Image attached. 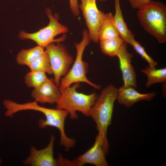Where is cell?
Instances as JSON below:
<instances>
[{"instance_id": "cell-1", "label": "cell", "mask_w": 166, "mask_h": 166, "mask_svg": "<svg viewBox=\"0 0 166 166\" xmlns=\"http://www.w3.org/2000/svg\"><path fill=\"white\" fill-rule=\"evenodd\" d=\"M7 114L12 116L19 111L32 110L39 112L45 116V119H40L38 122L39 127L45 128L47 126L57 128L60 133V145L64 146L66 151H68L75 145V140L68 137L65 131V122L69 113L64 109H52L39 106L35 101L23 104H19L9 100L6 104Z\"/></svg>"}, {"instance_id": "cell-2", "label": "cell", "mask_w": 166, "mask_h": 166, "mask_svg": "<svg viewBox=\"0 0 166 166\" xmlns=\"http://www.w3.org/2000/svg\"><path fill=\"white\" fill-rule=\"evenodd\" d=\"M117 90L113 85L106 86L101 91L89 112V116L95 122L98 133L102 137L103 146L106 154L109 148L107 131L111 123L114 103L117 99Z\"/></svg>"}, {"instance_id": "cell-3", "label": "cell", "mask_w": 166, "mask_h": 166, "mask_svg": "<svg viewBox=\"0 0 166 166\" xmlns=\"http://www.w3.org/2000/svg\"><path fill=\"white\" fill-rule=\"evenodd\" d=\"M137 17L144 29L160 43L166 42V6L151 0L138 9Z\"/></svg>"}, {"instance_id": "cell-4", "label": "cell", "mask_w": 166, "mask_h": 166, "mask_svg": "<svg viewBox=\"0 0 166 166\" xmlns=\"http://www.w3.org/2000/svg\"><path fill=\"white\" fill-rule=\"evenodd\" d=\"M80 86L77 83L60 90L61 96L56 103V109L66 111L73 119L78 118L77 111L89 116L90 110L99 96L95 92L88 95L79 93L77 89Z\"/></svg>"}, {"instance_id": "cell-5", "label": "cell", "mask_w": 166, "mask_h": 166, "mask_svg": "<svg viewBox=\"0 0 166 166\" xmlns=\"http://www.w3.org/2000/svg\"><path fill=\"white\" fill-rule=\"evenodd\" d=\"M90 40L88 31H83L82 38L81 42L75 44L77 54L75 60L68 73L61 79L59 89L63 90L77 83L84 82L97 89L101 88L100 85L90 81L86 77L88 64L83 61V54L86 47L89 44Z\"/></svg>"}, {"instance_id": "cell-6", "label": "cell", "mask_w": 166, "mask_h": 166, "mask_svg": "<svg viewBox=\"0 0 166 166\" xmlns=\"http://www.w3.org/2000/svg\"><path fill=\"white\" fill-rule=\"evenodd\" d=\"M45 12L49 20V24L34 33H28L21 31L19 34V38L32 40L38 45L44 48L51 43L61 42L65 39V37L64 36L56 39L54 38L58 35L68 32L67 27L59 22L58 16L53 15L50 8H46Z\"/></svg>"}, {"instance_id": "cell-7", "label": "cell", "mask_w": 166, "mask_h": 166, "mask_svg": "<svg viewBox=\"0 0 166 166\" xmlns=\"http://www.w3.org/2000/svg\"><path fill=\"white\" fill-rule=\"evenodd\" d=\"M45 48L54 75V83L59 87L61 78L68 73L73 63V57L62 44L52 43Z\"/></svg>"}, {"instance_id": "cell-8", "label": "cell", "mask_w": 166, "mask_h": 166, "mask_svg": "<svg viewBox=\"0 0 166 166\" xmlns=\"http://www.w3.org/2000/svg\"><path fill=\"white\" fill-rule=\"evenodd\" d=\"M79 7L82 12L90 41L97 42L105 13L97 8L96 0H80Z\"/></svg>"}, {"instance_id": "cell-9", "label": "cell", "mask_w": 166, "mask_h": 166, "mask_svg": "<svg viewBox=\"0 0 166 166\" xmlns=\"http://www.w3.org/2000/svg\"><path fill=\"white\" fill-rule=\"evenodd\" d=\"M55 139L54 136L51 134L49 144L45 148L38 150L34 146H32L30 149V155L23 161V164L31 166H58L57 160L53 157Z\"/></svg>"}, {"instance_id": "cell-10", "label": "cell", "mask_w": 166, "mask_h": 166, "mask_svg": "<svg viewBox=\"0 0 166 166\" xmlns=\"http://www.w3.org/2000/svg\"><path fill=\"white\" fill-rule=\"evenodd\" d=\"M119 61L120 69L122 73L124 85L137 88L136 75L131 64L132 54L127 50V43L124 42L117 55Z\"/></svg>"}, {"instance_id": "cell-11", "label": "cell", "mask_w": 166, "mask_h": 166, "mask_svg": "<svg viewBox=\"0 0 166 166\" xmlns=\"http://www.w3.org/2000/svg\"><path fill=\"white\" fill-rule=\"evenodd\" d=\"M61 96L60 90L55 85L53 79H49L39 87L34 88L31 96L37 103L53 104Z\"/></svg>"}, {"instance_id": "cell-12", "label": "cell", "mask_w": 166, "mask_h": 166, "mask_svg": "<svg viewBox=\"0 0 166 166\" xmlns=\"http://www.w3.org/2000/svg\"><path fill=\"white\" fill-rule=\"evenodd\" d=\"M103 139L98 133L94 144L87 152L78 157L77 160L81 166L89 164L96 166H108L109 164L106 159V155L103 146Z\"/></svg>"}, {"instance_id": "cell-13", "label": "cell", "mask_w": 166, "mask_h": 166, "mask_svg": "<svg viewBox=\"0 0 166 166\" xmlns=\"http://www.w3.org/2000/svg\"><path fill=\"white\" fill-rule=\"evenodd\" d=\"M135 89L123 85L118 89L117 100L119 103L128 108L141 101H150L156 95L155 92L142 93Z\"/></svg>"}, {"instance_id": "cell-14", "label": "cell", "mask_w": 166, "mask_h": 166, "mask_svg": "<svg viewBox=\"0 0 166 166\" xmlns=\"http://www.w3.org/2000/svg\"><path fill=\"white\" fill-rule=\"evenodd\" d=\"M115 12L113 18L120 37L124 42L129 44L130 40L134 36L124 21L121 8L120 0H115Z\"/></svg>"}, {"instance_id": "cell-15", "label": "cell", "mask_w": 166, "mask_h": 166, "mask_svg": "<svg viewBox=\"0 0 166 166\" xmlns=\"http://www.w3.org/2000/svg\"><path fill=\"white\" fill-rule=\"evenodd\" d=\"M120 37L115 25L113 16L111 12L105 13L98 35L99 40Z\"/></svg>"}, {"instance_id": "cell-16", "label": "cell", "mask_w": 166, "mask_h": 166, "mask_svg": "<svg viewBox=\"0 0 166 166\" xmlns=\"http://www.w3.org/2000/svg\"><path fill=\"white\" fill-rule=\"evenodd\" d=\"M45 51L44 48L38 45L32 48L22 49L16 56V61L18 65L28 66Z\"/></svg>"}, {"instance_id": "cell-17", "label": "cell", "mask_w": 166, "mask_h": 166, "mask_svg": "<svg viewBox=\"0 0 166 166\" xmlns=\"http://www.w3.org/2000/svg\"><path fill=\"white\" fill-rule=\"evenodd\" d=\"M141 72L147 77L146 87H149L157 83H166V68L156 69L150 66L142 69Z\"/></svg>"}, {"instance_id": "cell-18", "label": "cell", "mask_w": 166, "mask_h": 166, "mask_svg": "<svg viewBox=\"0 0 166 166\" xmlns=\"http://www.w3.org/2000/svg\"><path fill=\"white\" fill-rule=\"evenodd\" d=\"M124 42L118 37L100 41V45L102 52L111 57L117 56L119 49Z\"/></svg>"}, {"instance_id": "cell-19", "label": "cell", "mask_w": 166, "mask_h": 166, "mask_svg": "<svg viewBox=\"0 0 166 166\" xmlns=\"http://www.w3.org/2000/svg\"><path fill=\"white\" fill-rule=\"evenodd\" d=\"M28 66L30 71L41 72L49 74H53L49 56L45 50Z\"/></svg>"}, {"instance_id": "cell-20", "label": "cell", "mask_w": 166, "mask_h": 166, "mask_svg": "<svg viewBox=\"0 0 166 166\" xmlns=\"http://www.w3.org/2000/svg\"><path fill=\"white\" fill-rule=\"evenodd\" d=\"M48 78L45 73L30 71L26 74L25 82L28 87L34 89L40 86Z\"/></svg>"}, {"instance_id": "cell-21", "label": "cell", "mask_w": 166, "mask_h": 166, "mask_svg": "<svg viewBox=\"0 0 166 166\" xmlns=\"http://www.w3.org/2000/svg\"><path fill=\"white\" fill-rule=\"evenodd\" d=\"M129 44L131 45L135 51L147 61L149 64V66L153 68H156L157 65V62L148 54L144 48L135 40L134 37L131 39Z\"/></svg>"}, {"instance_id": "cell-22", "label": "cell", "mask_w": 166, "mask_h": 166, "mask_svg": "<svg viewBox=\"0 0 166 166\" xmlns=\"http://www.w3.org/2000/svg\"><path fill=\"white\" fill-rule=\"evenodd\" d=\"M78 0H69V7L72 14L75 17L79 16L80 12Z\"/></svg>"}, {"instance_id": "cell-23", "label": "cell", "mask_w": 166, "mask_h": 166, "mask_svg": "<svg viewBox=\"0 0 166 166\" xmlns=\"http://www.w3.org/2000/svg\"><path fill=\"white\" fill-rule=\"evenodd\" d=\"M151 0H128L131 7L134 9H138L148 3Z\"/></svg>"}, {"instance_id": "cell-24", "label": "cell", "mask_w": 166, "mask_h": 166, "mask_svg": "<svg viewBox=\"0 0 166 166\" xmlns=\"http://www.w3.org/2000/svg\"><path fill=\"white\" fill-rule=\"evenodd\" d=\"M99 1L102 2H104L107 1V0H99Z\"/></svg>"}, {"instance_id": "cell-25", "label": "cell", "mask_w": 166, "mask_h": 166, "mask_svg": "<svg viewBox=\"0 0 166 166\" xmlns=\"http://www.w3.org/2000/svg\"><path fill=\"white\" fill-rule=\"evenodd\" d=\"M2 160L1 159V158H0V165H1V164L2 163Z\"/></svg>"}]
</instances>
